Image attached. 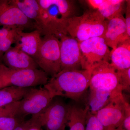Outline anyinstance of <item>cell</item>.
Returning <instances> with one entry per match:
<instances>
[{
  "label": "cell",
  "mask_w": 130,
  "mask_h": 130,
  "mask_svg": "<svg viewBox=\"0 0 130 130\" xmlns=\"http://www.w3.org/2000/svg\"><path fill=\"white\" fill-rule=\"evenodd\" d=\"M103 38L108 47L114 49L120 43L130 39L127 35L125 19L123 15L107 20Z\"/></svg>",
  "instance_id": "cell-13"
},
{
  "label": "cell",
  "mask_w": 130,
  "mask_h": 130,
  "mask_svg": "<svg viewBox=\"0 0 130 130\" xmlns=\"http://www.w3.org/2000/svg\"><path fill=\"white\" fill-rule=\"evenodd\" d=\"M89 91L86 106L89 111L94 115L107 105L113 98L123 94V93L114 94L100 89H91Z\"/></svg>",
  "instance_id": "cell-16"
},
{
  "label": "cell",
  "mask_w": 130,
  "mask_h": 130,
  "mask_svg": "<svg viewBox=\"0 0 130 130\" xmlns=\"http://www.w3.org/2000/svg\"><path fill=\"white\" fill-rule=\"evenodd\" d=\"M19 102L14 103L4 107H0V118L15 117Z\"/></svg>",
  "instance_id": "cell-27"
},
{
  "label": "cell",
  "mask_w": 130,
  "mask_h": 130,
  "mask_svg": "<svg viewBox=\"0 0 130 130\" xmlns=\"http://www.w3.org/2000/svg\"><path fill=\"white\" fill-rule=\"evenodd\" d=\"M79 44L82 70H89L101 61L110 60L111 51L103 37L92 38Z\"/></svg>",
  "instance_id": "cell-7"
},
{
  "label": "cell",
  "mask_w": 130,
  "mask_h": 130,
  "mask_svg": "<svg viewBox=\"0 0 130 130\" xmlns=\"http://www.w3.org/2000/svg\"><path fill=\"white\" fill-rule=\"evenodd\" d=\"M23 29L16 26L0 28V62L4 54L14 43L19 33Z\"/></svg>",
  "instance_id": "cell-22"
},
{
  "label": "cell",
  "mask_w": 130,
  "mask_h": 130,
  "mask_svg": "<svg viewBox=\"0 0 130 130\" xmlns=\"http://www.w3.org/2000/svg\"><path fill=\"white\" fill-rule=\"evenodd\" d=\"M23 121L15 117L0 118V130H13L19 123Z\"/></svg>",
  "instance_id": "cell-23"
},
{
  "label": "cell",
  "mask_w": 130,
  "mask_h": 130,
  "mask_svg": "<svg viewBox=\"0 0 130 130\" xmlns=\"http://www.w3.org/2000/svg\"><path fill=\"white\" fill-rule=\"evenodd\" d=\"M123 95L113 98L95 115L105 130L116 128L121 125L128 103Z\"/></svg>",
  "instance_id": "cell-9"
},
{
  "label": "cell",
  "mask_w": 130,
  "mask_h": 130,
  "mask_svg": "<svg viewBox=\"0 0 130 130\" xmlns=\"http://www.w3.org/2000/svg\"><path fill=\"white\" fill-rule=\"evenodd\" d=\"M0 77L7 86L23 88L44 86L48 81V75L40 69H11L1 62Z\"/></svg>",
  "instance_id": "cell-4"
},
{
  "label": "cell",
  "mask_w": 130,
  "mask_h": 130,
  "mask_svg": "<svg viewBox=\"0 0 130 130\" xmlns=\"http://www.w3.org/2000/svg\"><path fill=\"white\" fill-rule=\"evenodd\" d=\"M125 23L128 37L130 38V1H126Z\"/></svg>",
  "instance_id": "cell-29"
},
{
  "label": "cell",
  "mask_w": 130,
  "mask_h": 130,
  "mask_svg": "<svg viewBox=\"0 0 130 130\" xmlns=\"http://www.w3.org/2000/svg\"><path fill=\"white\" fill-rule=\"evenodd\" d=\"M25 122V130H41L42 125L39 113L32 115L31 118Z\"/></svg>",
  "instance_id": "cell-26"
},
{
  "label": "cell",
  "mask_w": 130,
  "mask_h": 130,
  "mask_svg": "<svg viewBox=\"0 0 130 130\" xmlns=\"http://www.w3.org/2000/svg\"><path fill=\"white\" fill-rule=\"evenodd\" d=\"M126 1L105 0L98 11L106 20L123 15L125 11Z\"/></svg>",
  "instance_id": "cell-21"
},
{
  "label": "cell",
  "mask_w": 130,
  "mask_h": 130,
  "mask_svg": "<svg viewBox=\"0 0 130 130\" xmlns=\"http://www.w3.org/2000/svg\"><path fill=\"white\" fill-rule=\"evenodd\" d=\"M120 82L123 90L130 92V68L122 70H117Z\"/></svg>",
  "instance_id": "cell-25"
},
{
  "label": "cell",
  "mask_w": 130,
  "mask_h": 130,
  "mask_svg": "<svg viewBox=\"0 0 130 130\" xmlns=\"http://www.w3.org/2000/svg\"><path fill=\"white\" fill-rule=\"evenodd\" d=\"M105 130H123V128H121V126H119L118 127V128H112V129H106Z\"/></svg>",
  "instance_id": "cell-33"
},
{
  "label": "cell",
  "mask_w": 130,
  "mask_h": 130,
  "mask_svg": "<svg viewBox=\"0 0 130 130\" xmlns=\"http://www.w3.org/2000/svg\"><path fill=\"white\" fill-rule=\"evenodd\" d=\"M41 8V24L38 30L41 35H53L59 39L62 35H68L67 21L61 11V0H37Z\"/></svg>",
  "instance_id": "cell-3"
},
{
  "label": "cell",
  "mask_w": 130,
  "mask_h": 130,
  "mask_svg": "<svg viewBox=\"0 0 130 130\" xmlns=\"http://www.w3.org/2000/svg\"><path fill=\"white\" fill-rule=\"evenodd\" d=\"M107 20L97 10H86L80 16H74L67 21V31L70 36L79 42L95 37H103Z\"/></svg>",
  "instance_id": "cell-2"
},
{
  "label": "cell",
  "mask_w": 130,
  "mask_h": 130,
  "mask_svg": "<svg viewBox=\"0 0 130 130\" xmlns=\"http://www.w3.org/2000/svg\"><path fill=\"white\" fill-rule=\"evenodd\" d=\"M35 61L41 70L51 77L60 71V42L58 38L47 35L42 38L39 53Z\"/></svg>",
  "instance_id": "cell-5"
},
{
  "label": "cell",
  "mask_w": 130,
  "mask_h": 130,
  "mask_svg": "<svg viewBox=\"0 0 130 130\" xmlns=\"http://www.w3.org/2000/svg\"><path fill=\"white\" fill-rule=\"evenodd\" d=\"M7 87L2 79L0 77V90L5 87Z\"/></svg>",
  "instance_id": "cell-32"
},
{
  "label": "cell",
  "mask_w": 130,
  "mask_h": 130,
  "mask_svg": "<svg viewBox=\"0 0 130 130\" xmlns=\"http://www.w3.org/2000/svg\"><path fill=\"white\" fill-rule=\"evenodd\" d=\"M88 107L84 108L77 105H68V112L66 126L68 130H85Z\"/></svg>",
  "instance_id": "cell-19"
},
{
  "label": "cell",
  "mask_w": 130,
  "mask_h": 130,
  "mask_svg": "<svg viewBox=\"0 0 130 130\" xmlns=\"http://www.w3.org/2000/svg\"><path fill=\"white\" fill-rule=\"evenodd\" d=\"M41 32L35 30L30 32H19L14 43V46L29 55L34 60L37 58L41 44Z\"/></svg>",
  "instance_id": "cell-15"
},
{
  "label": "cell",
  "mask_w": 130,
  "mask_h": 130,
  "mask_svg": "<svg viewBox=\"0 0 130 130\" xmlns=\"http://www.w3.org/2000/svg\"><path fill=\"white\" fill-rule=\"evenodd\" d=\"M26 122L23 121L18 124L13 130H25Z\"/></svg>",
  "instance_id": "cell-31"
},
{
  "label": "cell",
  "mask_w": 130,
  "mask_h": 130,
  "mask_svg": "<svg viewBox=\"0 0 130 130\" xmlns=\"http://www.w3.org/2000/svg\"><path fill=\"white\" fill-rule=\"evenodd\" d=\"M120 126L123 130H130V105L128 102L126 105L123 123Z\"/></svg>",
  "instance_id": "cell-28"
},
{
  "label": "cell",
  "mask_w": 130,
  "mask_h": 130,
  "mask_svg": "<svg viewBox=\"0 0 130 130\" xmlns=\"http://www.w3.org/2000/svg\"><path fill=\"white\" fill-rule=\"evenodd\" d=\"M85 130H105L95 115L88 110L86 117Z\"/></svg>",
  "instance_id": "cell-24"
},
{
  "label": "cell",
  "mask_w": 130,
  "mask_h": 130,
  "mask_svg": "<svg viewBox=\"0 0 130 130\" xmlns=\"http://www.w3.org/2000/svg\"><path fill=\"white\" fill-rule=\"evenodd\" d=\"M3 64L12 69H38L35 60L24 52L14 47H11L3 55Z\"/></svg>",
  "instance_id": "cell-14"
},
{
  "label": "cell",
  "mask_w": 130,
  "mask_h": 130,
  "mask_svg": "<svg viewBox=\"0 0 130 130\" xmlns=\"http://www.w3.org/2000/svg\"><path fill=\"white\" fill-rule=\"evenodd\" d=\"M54 98L44 88H31L29 91L19 102L15 118L23 120L28 115L41 113L46 109Z\"/></svg>",
  "instance_id": "cell-8"
},
{
  "label": "cell",
  "mask_w": 130,
  "mask_h": 130,
  "mask_svg": "<svg viewBox=\"0 0 130 130\" xmlns=\"http://www.w3.org/2000/svg\"><path fill=\"white\" fill-rule=\"evenodd\" d=\"M0 26H16L23 29H36L33 21L28 19L9 0H0Z\"/></svg>",
  "instance_id": "cell-12"
},
{
  "label": "cell",
  "mask_w": 130,
  "mask_h": 130,
  "mask_svg": "<svg viewBox=\"0 0 130 130\" xmlns=\"http://www.w3.org/2000/svg\"><path fill=\"white\" fill-rule=\"evenodd\" d=\"M111 64L116 70L130 68V39L120 43L110 51Z\"/></svg>",
  "instance_id": "cell-17"
},
{
  "label": "cell",
  "mask_w": 130,
  "mask_h": 130,
  "mask_svg": "<svg viewBox=\"0 0 130 130\" xmlns=\"http://www.w3.org/2000/svg\"><path fill=\"white\" fill-rule=\"evenodd\" d=\"M89 88L103 90L115 94L123 93L117 70L107 61L93 67Z\"/></svg>",
  "instance_id": "cell-6"
},
{
  "label": "cell",
  "mask_w": 130,
  "mask_h": 130,
  "mask_svg": "<svg viewBox=\"0 0 130 130\" xmlns=\"http://www.w3.org/2000/svg\"><path fill=\"white\" fill-rule=\"evenodd\" d=\"M105 1V0H88L85 1L92 8V9L98 10Z\"/></svg>",
  "instance_id": "cell-30"
},
{
  "label": "cell",
  "mask_w": 130,
  "mask_h": 130,
  "mask_svg": "<svg viewBox=\"0 0 130 130\" xmlns=\"http://www.w3.org/2000/svg\"><path fill=\"white\" fill-rule=\"evenodd\" d=\"M25 16L33 21L36 30L40 27L41 18V8L37 0H9Z\"/></svg>",
  "instance_id": "cell-18"
},
{
  "label": "cell",
  "mask_w": 130,
  "mask_h": 130,
  "mask_svg": "<svg viewBox=\"0 0 130 130\" xmlns=\"http://www.w3.org/2000/svg\"><path fill=\"white\" fill-rule=\"evenodd\" d=\"M62 70L44 86L54 98L63 96L79 101L89 88L92 69Z\"/></svg>",
  "instance_id": "cell-1"
},
{
  "label": "cell",
  "mask_w": 130,
  "mask_h": 130,
  "mask_svg": "<svg viewBox=\"0 0 130 130\" xmlns=\"http://www.w3.org/2000/svg\"><path fill=\"white\" fill-rule=\"evenodd\" d=\"M31 88L11 85L0 90V107H5L21 101Z\"/></svg>",
  "instance_id": "cell-20"
},
{
  "label": "cell",
  "mask_w": 130,
  "mask_h": 130,
  "mask_svg": "<svg viewBox=\"0 0 130 130\" xmlns=\"http://www.w3.org/2000/svg\"><path fill=\"white\" fill-rule=\"evenodd\" d=\"M59 40L61 71L82 70L79 42L69 35H62Z\"/></svg>",
  "instance_id": "cell-11"
},
{
  "label": "cell",
  "mask_w": 130,
  "mask_h": 130,
  "mask_svg": "<svg viewBox=\"0 0 130 130\" xmlns=\"http://www.w3.org/2000/svg\"><path fill=\"white\" fill-rule=\"evenodd\" d=\"M53 99L40 113L42 125L46 130H65L68 105L60 100L54 101Z\"/></svg>",
  "instance_id": "cell-10"
}]
</instances>
